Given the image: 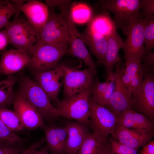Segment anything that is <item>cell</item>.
<instances>
[{
	"label": "cell",
	"instance_id": "obj_36",
	"mask_svg": "<svg viewBox=\"0 0 154 154\" xmlns=\"http://www.w3.org/2000/svg\"><path fill=\"white\" fill-rule=\"evenodd\" d=\"M145 74V72L141 65L132 79L128 89V90L132 94L140 86Z\"/></svg>",
	"mask_w": 154,
	"mask_h": 154
},
{
	"label": "cell",
	"instance_id": "obj_20",
	"mask_svg": "<svg viewBox=\"0 0 154 154\" xmlns=\"http://www.w3.org/2000/svg\"><path fill=\"white\" fill-rule=\"evenodd\" d=\"M81 34L84 43L88 47L91 53L98 62L103 63L107 47V38L94 32L87 27Z\"/></svg>",
	"mask_w": 154,
	"mask_h": 154
},
{
	"label": "cell",
	"instance_id": "obj_35",
	"mask_svg": "<svg viewBox=\"0 0 154 154\" xmlns=\"http://www.w3.org/2000/svg\"><path fill=\"white\" fill-rule=\"evenodd\" d=\"M112 150L114 154H138L137 150L119 143L112 139H109Z\"/></svg>",
	"mask_w": 154,
	"mask_h": 154
},
{
	"label": "cell",
	"instance_id": "obj_17",
	"mask_svg": "<svg viewBox=\"0 0 154 154\" xmlns=\"http://www.w3.org/2000/svg\"><path fill=\"white\" fill-rule=\"evenodd\" d=\"M41 128L44 133L46 147L51 154H66L67 134L64 126L59 127L52 123Z\"/></svg>",
	"mask_w": 154,
	"mask_h": 154
},
{
	"label": "cell",
	"instance_id": "obj_8",
	"mask_svg": "<svg viewBox=\"0 0 154 154\" xmlns=\"http://www.w3.org/2000/svg\"><path fill=\"white\" fill-rule=\"evenodd\" d=\"M132 108L145 115L153 124L154 73H145L140 86L132 93Z\"/></svg>",
	"mask_w": 154,
	"mask_h": 154
},
{
	"label": "cell",
	"instance_id": "obj_21",
	"mask_svg": "<svg viewBox=\"0 0 154 154\" xmlns=\"http://www.w3.org/2000/svg\"><path fill=\"white\" fill-rule=\"evenodd\" d=\"M107 38V47L103 64L108 75L113 72L114 66L116 63L121 60L119 52L123 41L117 29L110 35Z\"/></svg>",
	"mask_w": 154,
	"mask_h": 154
},
{
	"label": "cell",
	"instance_id": "obj_1",
	"mask_svg": "<svg viewBox=\"0 0 154 154\" xmlns=\"http://www.w3.org/2000/svg\"><path fill=\"white\" fill-rule=\"evenodd\" d=\"M69 47L54 45L36 39L29 52L31 59L28 66L34 73L52 70L63 56L68 54Z\"/></svg>",
	"mask_w": 154,
	"mask_h": 154
},
{
	"label": "cell",
	"instance_id": "obj_4",
	"mask_svg": "<svg viewBox=\"0 0 154 154\" xmlns=\"http://www.w3.org/2000/svg\"><path fill=\"white\" fill-rule=\"evenodd\" d=\"M91 96L87 90L61 101L57 99L56 108L59 111V116L90 125Z\"/></svg>",
	"mask_w": 154,
	"mask_h": 154
},
{
	"label": "cell",
	"instance_id": "obj_46",
	"mask_svg": "<svg viewBox=\"0 0 154 154\" xmlns=\"http://www.w3.org/2000/svg\"><path fill=\"white\" fill-rule=\"evenodd\" d=\"M48 151L46 147H42L36 151L33 154H49Z\"/></svg>",
	"mask_w": 154,
	"mask_h": 154
},
{
	"label": "cell",
	"instance_id": "obj_41",
	"mask_svg": "<svg viewBox=\"0 0 154 154\" xmlns=\"http://www.w3.org/2000/svg\"><path fill=\"white\" fill-rule=\"evenodd\" d=\"M23 150L22 147H0V154H18Z\"/></svg>",
	"mask_w": 154,
	"mask_h": 154
},
{
	"label": "cell",
	"instance_id": "obj_25",
	"mask_svg": "<svg viewBox=\"0 0 154 154\" xmlns=\"http://www.w3.org/2000/svg\"><path fill=\"white\" fill-rule=\"evenodd\" d=\"M16 81L12 75L0 81V108H7L13 104L15 96L13 88Z\"/></svg>",
	"mask_w": 154,
	"mask_h": 154
},
{
	"label": "cell",
	"instance_id": "obj_15",
	"mask_svg": "<svg viewBox=\"0 0 154 154\" xmlns=\"http://www.w3.org/2000/svg\"><path fill=\"white\" fill-rule=\"evenodd\" d=\"M31 56L27 52L11 49L2 53L0 60V73L11 75L28 66Z\"/></svg>",
	"mask_w": 154,
	"mask_h": 154
},
{
	"label": "cell",
	"instance_id": "obj_28",
	"mask_svg": "<svg viewBox=\"0 0 154 154\" xmlns=\"http://www.w3.org/2000/svg\"><path fill=\"white\" fill-rule=\"evenodd\" d=\"M140 15L143 27L145 52V55L154 47V16Z\"/></svg>",
	"mask_w": 154,
	"mask_h": 154
},
{
	"label": "cell",
	"instance_id": "obj_27",
	"mask_svg": "<svg viewBox=\"0 0 154 154\" xmlns=\"http://www.w3.org/2000/svg\"><path fill=\"white\" fill-rule=\"evenodd\" d=\"M125 68H121L122 80L125 87L128 90L132 80L142 65L141 59L133 57L125 59Z\"/></svg>",
	"mask_w": 154,
	"mask_h": 154
},
{
	"label": "cell",
	"instance_id": "obj_43",
	"mask_svg": "<svg viewBox=\"0 0 154 154\" xmlns=\"http://www.w3.org/2000/svg\"><path fill=\"white\" fill-rule=\"evenodd\" d=\"M138 154H154V141H151L144 146Z\"/></svg>",
	"mask_w": 154,
	"mask_h": 154
},
{
	"label": "cell",
	"instance_id": "obj_42",
	"mask_svg": "<svg viewBox=\"0 0 154 154\" xmlns=\"http://www.w3.org/2000/svg\"><path fill=\"white\" fill-rule=\"evenodd\" d=\"M45 4L48 8L53 7L62 5H70V0H47L45 1Z\"/></svg>",
	"mask_w": 154,
	"mask_h": 154
},
{
	"label": "cell",
	"instance_id": "obj_9",
	"mask_svg": "<svg viewBox=\"0 0 154 154\" xmlns=\"http://www.w3.org/2000/svg\"><path fill=\"white\" fill-rule=\"evenodd\" d=\"M90 124L93 131L108 139L114 134L117 125V117L105 106L90 99Z\"/></svg>",
	"mask_w": 154,
	"mask_h": 154
},
{
	"label": "cell",
	"instance_id": "obj_45",
	"mask_svg": "<svg viewBox=\"0 0 154 154\" xmlns=\"http://www.w3.org/2000/svg\"><path fill=\"white\" fill-rule=\"evenodd\" d=\"M27 1L25 0H12L10 2L16 7H18L23 5Z\"/></svg>",
	"mask_w": 154,
	"mask_h": 154
},
{
	"label": "cell",
	"instance_id": "obj_22",
	"mask_svg": "<svg viewBox=\"0 0 154 154\" xmlns=\"http://www.w3.org/2000/svg\"><path fill=\"white\" fill-rule=\"evenodd\" d=\"M17 9L13 19L9 21L5 27L9 38L19 34H25L36 37V31L33 27L26 19L22 15Z\"/></svg>",
	"mask_w": 154,
	"mask_h": 154
},
{
	"label": "cell",
	"instance_id": "obj_23",
	"mask_svg": "<svg viewBox=\"0 0 154 154\" xmlns=\"http://www.w3.org/2000/svg\"><path fill=\"white\" fill-rule=\"evenodd\" d=\"M107 12L105 9L103 13L91 17L87 26L94 32L107 38L116 29Z\"/></svg>",
	"mask_w": 154,
	"mask_h": 154
},
{
	"label": "cell",
	"instance_id": "obj_19",
	"mask_svg": "<svg viewBox=\"0 0 154 154\" xmlns=\"http://www.w3.org/2000/svg\"><path fill=\"white\" fill-rule=\"evenodd\" d=\"M117 125L128 129L153 132V123L144 114L133 109L124 112L117 118Z\"/></svg>",
	"mask_w": 154,
	"mask_h": 154
},
{
	"label": "cell",
	"instance_id": "obj_13",
	"mask_svg": "<svg viewBox=\"0 0 154 154\" xmlns=\"http://www.w3.org/2000/svg\"><path fill=\"white\" fill-rule=\"evenodd\" d=\"M153 132L126 128L117 125L112 135L114 139L122 144L137 150L151 141Z\"/></svg>",
	"mask_w": 154,
	"mask_h": 154
},
{
	"label": "cell",
	"instance_id": "obj_37",
	"mask_svg": "<svg viewBox=\"0 0 154 154\" xmlns=\"http://www.w3.org/2000/svg\"><path fill=\"white\" fill-rule=\"evenodd\" d=\"M142 63V66L146 73H154V52L151 51L147 54Z\"/></svg>",
	"mask_w": 154,
	"mask_h": 154
},
{
	"label": "cell",
	"instance_id": "obj_24",
	"mask_svg": "<svg viewBox=\"0 0 154 154\" xmlns=\"http://www.w3.org/2000/svg\"><path fill=\"white\" fill-rule=\"evenodd\" d=\"M108 139L95 132L89 133L76 154H97Z\"/></svg>",
	"mask_w": 154,
	"mask_h": 154
},
{
	"label": "cell",
	"instance_id": "obj_2",
	"mask_svg": "<svg viewBox=\"0 0 154 154\" xmlns=\"http://www.w3.org/2000/svg\"><path fill=\"white\" fill-rule=\"evenodd\" d=\"M19 92L35 108L44 121L53 123L59 117L58 110L52 105L49 97L37 81L24 77Z\"/></svg>",
	"mask_w": 154,
	"mask_h": 154
},
{
	"label": "cell",
	"instance_id": "obj_38",
	"mask_svg": "<svg viewBox=\"0 0 154 154\" xmlns=\"http://www.w3.org/2000/svg\"><path fill=\"white\" fill-rule=\"evenodd\" d=\"M140 14L143 15H154V0H141Z\"/></svg>",
	"mask_w": 154,
	"mask_h": 154
},
{
	"label": "cell",
	"instance_id": "obj_40",
	"mask_svg": "<svg viewBox=\"0 0 154 154\" xmlns=\"http://www.w3.org/2000/svg\"><path fill=\"white\" fill-rule=\"evenodd\" d=\"M9 44V37L5 29L0 31V52Z\"/></svg>",
	"mask_w": 154,
	"mask_h": 154
},
{
	"label": "cell",
	"instance_id": "obj_39",
	"mask_svg": "<svg viewBox=\"0 0 154 154\" xmlns=\"http://www.w3.org/2000/svg\"><path fill=\"white\" fill-rule=\"evenodd\" d=\"M45 141L44 137H42L31 143L29 147L18 154H33L38 149Z\"/></svg>",
	"mask_w": 154,
	"mask_h": 154
},
{
	"label": "cell",
	"instance_id": "obj_12",
	"mask_svg": "<svg viewBox=\"0 0 154 154\" xmlns=\"http://www.w3.org/2000/svg\"><path fill=\"white\" fill-rule=\"evenodd\" d=\"M13 104L14 111L25 128L33 130L41 128L44 125V121L38 111L19 92L15 96Z\"/></svg>",
	"mask_w": 154,
	"mask_h": 154
},
{
	"label": "cell",
	"instance_id": "obj_30",
	"mask_svg": "<svg viewBox=\"0 0 154 154\" xmlns=\"http://www.w3.org/2000/svg\"><path fill=\"white\" fill-rule=\"evenodd\" d=\"M69 12L75 23L82 24L88 22L92 15L91 8L88 5L81 3H74Z\"/></svg>",
	"mask_w": 154,
	"mask_h": 154
},
{
	"label": "cell",
	"instance_id": "obj_26",
	"mask_svg": "<svg viewBox=\"0 0 154 154\" xmlns=\"http://www.w3.org/2000/svg\"><path fill=\"white\" fill-rule=\"evenodd\" d=\"M24 142V138L9 129L0 120V147H22Z\"/></svg>",
	"mask_w": 154,
	"mask_h": 154
},
{
	"label": "cell",
	"instance_id": "obj_29",
	"mask_svg": "<svg viewBox=\"0 0 154 154\" xmlns=\"http://www.w3.org/2000/svg\"><path fill=\"white\" fill-rule=\"evenodd\" d=\"M0 120L8 127L15 132L21 131L25 128L16 113L7 108H0Z\"/></svg>",
	"mask_w": 154,
	"mask_h": 154
},
{
	"label": "cell",
	"instance_id": "obj_16",
	"mask_svg": "<svg viewBox=\"0 0 154 154\" xmlns=\"http://www.w3.org/2000/svg\"><path fill=\"white\" fill-rule=\"evenodd\" d=\"M24 15L34 28L36 35L46 23L49 14L48 8L45 4L35 0H27L21 6L16 7Z\"/></svg>",
	"mask_w": 154,
	"mask_h": 154
},
{
	"label": "cell",
	"instance_id": "obj_33",
	"mask_svg": "<svg viewBox=\"0 0 154 154\" xmlns=\"http://www.w3.org/2000/svg\"><path fill=\"white\" fill-rule=\"evenodd\" d=\"M17 10V8L10 1L0 5V30L6 26L11 17L15 15Z\"/></svg>",
	"mask_w": 154,
	"mask_h": 154
},
{
	"label": "cell",
	"instance_id": "obj_18",
	"mask_svg": "<svg viewBox=\"0 0 154 154\" xmlns=\"http://www.w3.org/2000/svg\"><path fill=\"white\" fill-rule=\"evenodd\" d=\"M64 127L67 134L66 154H76L89 133L87 125L77 121H68Z\"/></svg>",
	"mask_w": 154,
	"mask_h": 154
},
{
	"label": "cell",
	"instance_id": "obj_32",
	"mask_svg": "<svg viewBox=\"0 0 154 154\" xmlns=\"http://www.w3.org/2000/svg\"><path fill=\"white\" fill-rule=\"evenodd\" d=\"M114 73L112 72L108 74L106 80L103 82H100L97 78L94 79L89 90L93 101H96L104 92Z\"/></svg>",
	"mask_w": 154,
	"mask_h": 154
},
{
	"label": "cell",
	"instance_id": "obj_34",
	"mask_svg": "<svg viewBox=\"0 0 154 154\" xmlns=\"http://www.w3.org/2000/svg\"><path fill=\"white\" fill-rule=\"evenodd\" d=\"M115 77V74L114 72L105 92L95 102L103 106H105L108 104L114 91Z\"/></svg>",
	"mask_w": 154,
	"mask_h": 154
},
{
	"label": "cell",
	"instance_id": "obj_7",
	"mask_svg": "<svg viewBox=\"0 0 154 154\" xmlns=\"http://www.w3.org/2000/svg\"><path fill=\"white\" fill-rule=\"evenodd\" d=\"M61 66L63 72V92L66 98L89 90L96 76L89 68L80 70Z\"/></svg>",
	"mask_w": 154,
	"mask_h": 154
},
{
	"label": "cell",
	"instance_id": "obj_10",
	"mask_svg": "<svg viewBox=\"0 0 154 154\" xmlns=\"http://www.w3.org/2000/svg\"><path fill=\"white\" fill-rule=\"evenodd\" d=\"M121 62V60L117 62L115 65L116 77L114 91L108 104L104 106L112 112L117 117L125 111L132 109V94L123 83Z\"/></svg>",
	"mask_w": 154,
	"mask_h": 154
},
{
	"label": "cell",
	"instance_id": "obj_3",
	"mask_svg": "<svg viewBox=\"0 0 154 154\" xmlns=\"http://www.w3.org/2000/svg\"><path fill=\"white\" fill-rule=\"evenodd\" d=\"M101 8L115 15L113 22L116 29L125 35L140 15L141 0H106L101 1Z\"/></svg>",
	"mask_w": 154,
	"mask_h": 154
},
{
	"label": "cell",
	"instance_id": "obj_14",
	"mask_svg": "<svg viewBox=\"0 0 154 154\" xmlns=\"http://www.w3.org/2000/svg\"><path fill=\"white\" fill-rule=\"evenodd\" d=\"M34 74L36 81L50 99L56 102L63 83V72L61 65L57 64L52 70Z\"/></svg>",
	"mask_w": 154,
	"mask_h": 154
},
{
	"label": "cell",
	"instance_id": "obj_11",
	"mask_svg": "<svg viewBox=\"0 0 154 154\" xmlns=\"http://www.w3.org/2000/svg\"><path fill=\"white\" fill-rule=\"evenodd\" d=\"M121 49L125 59L131 57L141 59L145 55L143 27L140 15L129 29Z\"/></svg>",
	"mask_w": 154,
	"mask_h": 154
},
{
	"label": "cell",
	"instance_id": "obj_31",
	"mask_svg": "<svg viewBox=\"0 0 154 154\" xmlns=\"http://www.w3.org/2000/svg\"><path fill=\"white\" fill-rule=\"evenodd\" d=\"M36 40V37L19 34L9 38V43L17 49L29 53Z\"/></svg>",
	"mask_w": 154,
	"mask_h": 154
},
{
	"label": "cell",
	"instance_id": "obj_6",
	"mask_svg": "<svg viewBox=\"0 0 154 154\" xmlns=\"http://www.w3.org/2000/svg\"><path fill=\"white\" fill-rule=\"evenodd\" d=\"M48 8V18L36 35V39L54 45L70 46L67 25L63 15L56 13L52 7Z\"/></svg>",
	"mask_w": 154,
	"mask_h": 154
},
{
	"label": "cell",
	"instance_id": "obj_47",
	"mask_svg": "<svg viewBox=\"0 0 154 154\" xmlns=\"http://www.w3.org/2000/svg\"><path fill=\"white\" fill-rule=\"evenodd\" d=\"M9 1L8 0L3 1L0 0V5L6 4Z\"/></svg>",
	"mask_w": 154,
	"mask_h": 154
},
{
	"label": "cell",
	"instance_id": "obj_44",
	"mask_svg": "<svg viewBox=\"0 0 154 154\" xmlns=\"http://www.w3.org/2000/svg\"><path fill=\"white\" fill-rule=\"evenodd\" d=\"M97 154H114L112 150L109 140L104 145Z\"/></svg>",
	"mask_w": 154,
	"mask_h": 154
},
{
	"label": "cell",
	"instance_id": "obj_5",
	"mask_svg": "<svg viewBox=\"0 0 154 154\" xmlns=\"http://www.w3.org/2000/svg\"><path fill=\"white\" fill-rule=\"evenodd\" d=\"M70 5H62L58 7L63 15L67 25L70 42L68 54L82 60L86 66H88L96 75L95 63L83 42L81 33L71 17L69 9Z\"/></svg>",
	"mask_w": 154,
	"mask_h": 154
}]
</instances>
